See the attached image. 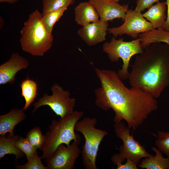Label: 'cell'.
<instances>
[{
  "mask_svg": "<svg viewBox=\"0 0 169 169\" xmlns=\"http://www.w3.org/2000/svg\"><path fill=\"white\" fill-rule=\"evenodd\" d=\"M20 137L18 135H15L12 137L0 136V159L6 155L13 154L15 156V163L17 164L18 160L25 156V154L15 145L16 141Z\"/></svg>",
  "mask_w": 169,
  "mask_h": 169,
  "instance_id": "cell-18",
  "label": "cell"
},
{
  "mask_svg": "<svg viewBox=\"0 0 169 169\" xmlns=\"http://www.w3.org/2000/svg\"><path fill=\"white\" fill-rule=\"evenodd\" d=\"M113 127L116 136L123 142V144L119 147V153L113 154L111 157V161L115 166L127 159L137 165L142 158L153 156L149 154L144 147L134 139L133 135L130 134V128L128 126L120 122L114 123Z\"/></svg>",
  "mask_w": 169,
  "mask_h": 169,
  "instance_id": "cell-7",
  "label": "cell"
},
{
  "mask_svg": "<svg viewBox=\"0 0 169 169\" xmlns=\"http://www.w3.org/2000/svg\"><path fill=\"white\" fill-rule=\"evenodd\" d=\"M97 120L95 118L84 117L76 124L75 130L84 136V144L81 152L84 167L85 169H98L96 161L100 144L108 135L105 130L96 128Z\"/></svg>",
  "mask_w": 169,
  "mask_h": 169,
  "instance_id": "cell-5",
  "label": "cell"
},
{
  "mask_svg": "<svg viewBox=\"0 0 169 169\" xmlns=\"http://www.w3.org/2000/svg\"><path fill=\"white\" fill-rule=\"evenodd\" d=\"M18 0H0L1 3H7L9 4H13L16 3Z\"/></svg>",
  "mask_w": 169,
  "mask_h": 169,
  "instance_id": "cell-30",
  "label": "cell"
},
{
  "mask_svg": "<svg viewBox=\"0 0 169 169\" xmlns=\"http://www.w3.org/2000/svg\"><path fill=\"white\" fill-rule=\"evenodd\" d=\"M26 118L22 109L14 108L7 113L0 115V135L5 136L9 133L8 137L15 135L13 131L15 127Z\"/></svg>",
  "mask_w": 169,
  "mask_h": 169,
  "instance_id": "cell-14",
  "label": "cell"
},
{
  "mask_svg": "<svg viewBox=\"0 0 169 169\" xmlns=\"http://www.w3.org/2000/svg\"><path fill=\"white\" fill-rule=\"evenodd\" d=\"M151 149L156 153V155L145 157L138 166L146 169H169V159L164 158L162 153L155 146L152 147Z\"/></svg>",
  "mask_w": 169,
  "mask_h": 169,
  "instance_id": "cell-19",
  "label": "cell"
},
{
  "mask_svg": "<svg viewBox=\"0 0 169 169\" xmlns=\"http://www.w3.org/2000/svg\"><path fill=\"white\" fill-rule=\"evenodd\" d=\"M84 115L83 111H74L71 114L60 118L58 120H53L46 133L45 144L41 151L43 159L50 157L58 147L61 144L69 146L70 142L74 141L80 143L81 137L75 132L77 122Z\"/></svg>",
  "mask_w": 169,
  "mask_h": 169,
  "instance_id": "cell-3",
  "label": "cell"
},
{
  "mask_svg": "<svg viewBox=\"0 0 169 169\" xmlns=\"http://www.w3.org/2000/svg\"><path fill=\"white\" fill-rule=\"evenodd\" d=\"M15 145L25 154L28 161L33 157L37 150L31 145L27 138L20 136L16 141Z\"/></svg>",
  "mask_w": 169,
  "mask_h": 169,
  "instance_id": "cell-24",
  "label": "cell"
},
{
  "mask_svg": "<svg viewBox=\"0 0 169 169\" xmlns=\"http://www.w3.org/2000/svg\"><path fill=\"white\" fill-rule=\"evenodd\" d=\"M101 86L95 90V103L104 110L111 109L115 123L125 120L130 128L136 130L158 108L156 98L141 90L126 87L115 71L95 69Z\"/></svg>",
  "mask_w": 169,
  "mask_h": 169,
  "instance_id": "cell-1",
  "label": "cell"
},
{
  "mask_svg": "<svg viewBox=\"0 0 169 169\" xmlns=\"http://www.w3.org/2000/svg\"><path fill=\"white\" fill-rule=\"evenodd\" d=\"M127 161L124 164L121 163H117L115 165L117 166V169H137L136 165L131 160L126 159Z\"/></svg>",
  "mask_w": 169,
  "mask_h": 169,
  "instance_id": "cell-28",
  "label": "cell"
},
{
  "mask_svg": "<svg viewBox=\"0 0 169 169\" xmlns=\"http://www.w3.org/2000/svg\"><path fill=\"white\" fill-rule=\"evenodd\" d=\"M29 65V61L25 57L18 53H12L10 59L0 65V84L13 83L17 73L27 68Z\"/></svg>",
  "mask_w": 169,
  "mask_h": 169,
  "instance_id": "cell-12",
  "label": "cell"
},
{
  "mask_svg": "<svg viewBox=\"0 0 169 169\" xmlns=\"http://www.w3.org/2000/svg\"><path fill=\"white\" fill-rule=\"evenodd\" d=\"M103 51L107 54L110 60L117 62L119 59L123 61L122 68L117 73L121 80L128 79L130 72L128 71L129 63L132 56L142 53L144 51L141 44L139 38L129 42L125 41L123 38L116 39L113 37L110 42H105L102 46Z\"/></svg>",
  "mask_w": 169,
  "mask_h": 169,
  "instance_id": "cell-6",
  "label": "cell"
},
{
  "mask_svg": "<svg viewBox=\"0 0 169 169\" xmlns=\"http://www.w3.org/2000/svg\"><path fill=\"white\" fill-rule=\"evenodd\" d=\"M142 48L144 49L152 43L163 42L169 45V32L161 27L139 35Z\"/></svg>",
  "mask_w": 169,
  "mask_h": 169,
  "instance_id": "cell-17",
  "label": "cell"
},
{
  "mask_svg": "<svg viewBox=\"0 0 169 169\" xmlns=\"http://www.w3.org/2000/svg\"><path fill=\"white\" fill-rule=\"evenodd\" d=\"M74 10L75 21L82 27L99 19L97 11L89 2H81L76 6Z\"/></svg>",
  "mask_w": 169,
  "mask_h": 169,
  "instance_id": "cell-15",
  "label": "cell"
},
{
  "mask_svg": "<svg viewBox=\"0 0 169 169\" xmlns=\"http://www.w3.org/2000/svg\"><path fill=\"white\" fill-rule=\"evenodd\" d=\"M80 143L74 141L69 146L59 145L53 155L46 159L45 162L48 169H73L81 151Z\"/></svg>",
  "mask_w": 169,
  "mask_h": 169,
  "instance_id": "cell-10",
  "label": "cell"
},
{
  "mask_svg": "<svg viewBox=\"0 0 169 169\" xmlns=\"http://www.w3.org/2000/svg\"><path fill=\"white\" fill-rule=\"evenodd\" d=\"M159 2V0H136V5L135 10L139 12L149 8L155 3Z\"/></svg>",
  "mask_w": 169,
  "mask_h": 169,
  "instance_id": "cell-27",
  "label": "cell"
},
{
  "mask_svg": "<svg viewBox=\"0 0 169 169\" xmlns=\"http://www.w3.org/2000/svg\"><path fill=\"white\" fill-rule=\"evenodd\" d=\"M123 23L121 26L108 29V33L116 37L126 34L135 39L140 34L153 29L151 23L146 21L141 12L128 10L126 13Z\"/></svg>",
  "mask_w": 169,
  "mask_h": 169,
  "instance_id": "cell-9",
  "label": "cell"
},
{
  "mask_svg": "<svg viewBox=\"0 0 169 169\" xmlns=\"http://www.w3.org/2000/svg\"><path fill=\"white\" fill-rule=\"evenodd\" d=\"M26 138L31 145L37 149L41 151L45 144V136L42 134L39 127H36L31 129L27 133Z\"/></svg>",
  "mask_w": 169,
  "mask_h": 169,
  "instance_id": "cell-22",
  "label": "cell"
},
{
  "mask_svg": "<svg viewBox=\"0 0 169 169\" xmlns=\"http://www.w3.org/2000/svg\"><path fill=\"white\" fill-rule=\"evenodd\" d=\"M52 92L51 95L45 93L43 96L35 102L32 113L43 105L49 106L57 116L62 118L72 114L76 102L75 98L70 97V93L64 90L58 83L54 84L51 87Z\"/></svg>",
  "mask_w": 169,
  "mask_h": 169,
  "instance_id": "cell-8",
  "label": "cell"
},
{
  "mask_svg": "<svg viewBox=\"0 0 169 169\" xmlns=\"http://www.w3.org/2000/svg\"><path fill=\"white\" fill-rule=\"evenodd\" d=\"M108 0L112 1V2H113L118 3L119 1L122 0Z\"/></svg>",
  "mask_w": 169,
  "mask_h": 169,
  "instance_id": "cell-31",
  "label": "cell"
},
{
  "mask_svg": "<svg viewBox=\"0 0 169 169\" xmlns=\"http://www.w3.org/2000/svg\"><path fill=\"white\" fill-rule=\"evenodd\" d=\"M131 87L155 98L169 86V45L152 43L136 57L128 79Z\"/></svg>",
  "mask_w": 169,
  "mask_h": 169,
  "instance_id": "cell-2",
  "label": "cell"
},
{
  "mask_svg": "<svg viewBox=\"0 0 169 169\" xmlns=\"http://www.w3.org/2000/svg\"><path fill=\"white\" fill-rule=\"evenodd\" d=\"M99 15L100 20L108 22L115 18L124 21L129 10L128 4L121 5L118 3L108 0H90Z\"/></svg>",
  "mask_w": 169,
  "mask_h": 169,
  "instance_id": "cell-11",
  "label": "cell"
},
{
  "mask_svg": "<svg viewBox=\"0 0 169 169\" xmlns=\"http://www.w3.org/2000/svg\"><path fill=\"white\" fill-rule=\"evenodd\" d=\"M75 0H42L43 13L58 10L73 4Z\"/></svg>",
  "mask_w": 169,
  "mask_h": 169,
  "instance_id": "cell-23",
  "label": "cell"
},
{
  "mask_svg": "<svg viewBox=\"0 0 169 169\" xmlns=\"http://www.w3.org/2000/svg\"><path fill=\"white\" fill-rule=\"evenodd\" d=\"M166 2H158L149 8L143 14V17L151 24L153 29L162 27L167 17L165 14Z\"/></svg>",
  "mask_w": 169,
  "mask_h": 169,
  "instance_id": "cell-16",
  "label": "cell"
},
{
  "mask_svg": "<svg viewBox=\"0 0 169 169\" xmlns=\"http://www.w3.org/2000/svg\"><path fill=\"white\" fill-rule=\"evenodd\" d=\"M38 151L36 152L33 157L23 165L16 164L15 167L18 169H48L47 166H44L41 161L42 159L38 155Z\"/></svg>",
  "mask_w": 169,
  "mask_h": 169,
  "instance_id": "cell-26",
  "label": "cell"
},
{
  "mask_svg": "<svg viewBox=\"0 0 169 169\" xmlns=\"http://www.w3.org/2000/svg\"><path fill=\"white\" fill-rule=\"evenodd\" d=\"M166 3L167 8V17L162 28L165 31L169 32V0H166Z\"/></svg>",
  "mask_w": 169,
  "mask_h": 169,
  "instance_id": "cell-29",
  "label": "cell"
},
{
  "mask_svg": "<svg viewBox=\"0 0 169 169\" xmlns=\"http://www.w3.org/2000/svg\"><path fill=\"white\" fill-rule=\"evenodd\" d=\"M155 144L158 149L165 154L169 160V132L159 131Z\"/></svg>",
  "mask_w": 169,
  "mask_h": 169,
  "instance_id": "cell-25",
  "label": "cell"
},
{
  "mask_svg": "<svg viewBox=\"0 0 169 169\" xmlns=\"http://www.w3.org/2000/svg\"><path fill=\"white\" fill-rule=\"evenodd\" d=\"M68 7L65 6L56 11L41 14L42 22L49 33L52 34L54 25L62 16Z\"/></svg>",
  "mask_w": 169,
  "mask_h": 169,
  "instance_id": "cell-21",
  "label": "cell"
},
{
  "mask_svg": "<svg viewBox=\"0 0 169 169\" xmlns=\"http://www.w3.org/2000/svg\"><path fill=\"white\" fill-rule=\"evenodd\" d=\"M21 95L25 100V104L22 109L27 110L34 102L38 94V84L33 80L27 78L21 82Z\"/></svg>",
  "mask_w": 169,
  "mask_h": 169,
  "instance_id": "cell-20",
  "label": "cell"
},
{
  "mask_svg": "<svg viewBox=\"0 0 169 169\" xmlns=\"http://www.w3.org/2000/svg\"><path fill=\"white\" fill-rule=\"evenodd\" d=\"M108 26V22L99 19L82 27L77 33L88 45L94 46L105 40Z\"/></svg>",
  "mask_w": 169,
  "mask_h": 169,
  "instance_id": "cell-13",
  "label": "cell"
},
{
  "mask_svg": "<svg viewBox=\"0 0 169 169\" xmlns=\"http://www.w3.org/2000/svg\"><path fill=\"white\" fill-rule=\"evenodd\" d=\"M22 50L33 56H42L51 48L53 36L49 33L41 21V14L36 10L30 13L20 31Z\"/></svg>",
  "mask_w": 169,
  "mask_h": 169,
  "instance_id": "cell-4",
  "label": "cell"
}]
</instances>
